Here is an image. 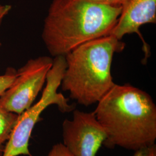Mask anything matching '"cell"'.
<instances>
[{
  "label": "cell",
  "instance_id": "6",
  "mask_svg": "<svg viewBox=\"0 0 156 156\" xmlns=\"http://www.w3.org/2000/svg\"><path fill=\"white\" fill-rule=\"evenodd\" d=\"M63 144L73 156H96L106 134L93 112L73 111L71 120L62 124Z\"/></svg>",
  "mask_w": 156,
  "mask_h": 156
},
{
  "label": "cell",
  "instance_id": "2",
  "mask_svg": "<svg viewBox=\"0 0 156 156\" xmlns=\"http://www.w3.org/2000/svg\"><path fill=\"white\" fill-rule=\"evenodd\" d=\"M121 6L90 0H53L45 17L42 38L50 55L65 56L79 46L111 35Z\"/></svg>",
  "mask_w": 156,
  "mask_h": 156
},
{
  "label": "cell",
  "instance_id": "9",
  "mask_svg": "<svg viewBox=\"0 0 156 156\" xmlns=\"http://www.w3.org/2000/svg\"><path fill=\"white\" fill-rule=\"evenodd\" d=\"M17 75V70L9 67L5 73L0 75V97L8 89L14 82Z\"/></svg>",
  "mask_w": 156,
  "mask_h": 156
},
{
  "label": "cell",
  "instance_id": "5",
  "mask_svg": "<svg viewBox=\"0 0 156 156\" xmlns=\"http://www.w3.org/2000/svg\"><path fill=\"white\" fill-rule=\"evenodd\" d=\"M53 58L40 56L30 59L17 70L10 87L0 97V104L6 110L20 115L33 104L46 83Z\"/></svg>",
  "mask_w": 156,
  "mask_h": 156
},
{
  "label": "cell",
  "instance_id": "4",
  "mask_svg": "<svg viewBox=\"0 0 156 156\" xmlns=\"http://www.w3.org/2000/svg\"><path fill=\"white\" fill-rule=\"evenodd\" d=\"M66 67L64 56H57L53 58L41 97L36 104L19 115L2 156H33L29 150L31 135L41 115L48 107L55 105L62 113L75 109V105L69 104L68 99L58 92Z\"/></svg>",
  "mask_w": 156,
  "mask_h": 156
},
{
  "label": "cell",
  "instance_id": "10",
  "mask_svg": "<svg viewBox=\"0 0 156 156\" xmlns=\"http://www.w3.org/2000/svg\"><path fill=\"white\" fill-rule=\"evenodd\" d=\"M47 156H73L63 144L58 143L53 146Z\"/></svg>",
  "mask_w": 156,
  "mask_h": 156
},
{
  "label": "cell",
  "instance_id": "13",
  "mask_svg": "<svg viewBox=\"0 0 156 156\" xmlns=\"http://www.w3.org/2000/svg\"><path fill=\"white\" fill-rule=\"evenodd\" d=\"M11 8L9 5H0V20H2L9 13Z\"/></svg>",
  "mask_w": 156,
  "mask_h": 156
},
{
  "label": "cell",
  "instance_id": "12",
  "mask_svg": "<svg viewBox=\"0 0 156 156\" xmlns=\"http://www.w3.org/2000/svg\"><path fill=\"white\" fill-rule=\"evenodd\" d=\"M97 4L113 6H121L123 0H90Z\"/></svg>",
  "mask_w": 156,
  "mask_h": 156
},
{
  "label": "cell",
  "instance_id": "7",
  "mask_svg": "<svg viewBox=\"0 0 156 156\" xmlns=\"http://www.w3.org/2000/svg\"><path fill=\"white\" fill-rule=\"evenodd\" d=\"M156 22V0H123L120 15L111 35L122 40L126 35L136 34L142 41L146 59L150 55V49L140 28L146 24Z\"/></svg>",
  "mask_w": 156,
  "mask_h": 156
},
{
  "label": "cell",
  "instance_id": "14",
  "mask_svg": "<svg viewBox=\"0 0 156 156\" xmlns=\"http://www.w3.org/2000/svg\"><path fill=\"white\" fill-rule=\"evenodd\" d=\"M2 22V20H0V27H1V26ZM1 45H2V44H1V41H0V47L1 46Z\"/></svg>",
  "mask_w": 156,
  "mask_h": 156
},
{
  "label": "cell",
  "instance_id": "8",
  "mask_svg": "<svg viewBox=\"0 0 156 156\" xmlns=\"http://www.w3.org/2000/svg\"><path fill=\"white\" fill-rule=\"evenodd\" d=\"M19 115L8 111L0 104V156H2Z\"/></svg>",
  "mask_w": 156,
  "mask_h": 156
},
{
  "label": "cell",
  "instance_id": "11",
  "mask_svg": "<svg viewBox=\"0 0 156 156\" xmlns=\"http://www.w3.org/2000/svg\"><path fill=\"white\" fill-rule=\"evenodd\" d=\"M133 156H156V144L135 151Z\"/></svg>",
  "mask_w": 156,
  "mask_h": 156
},
{
  "label": "cell",
  "instance_id": "1",
  "mask_svg": "<svg viewBox=\"0 0 156 156\" xmlns=\"http://www.w3.org/2000/svg\"><path fill=\"white\" fill-rule=\"evenodd\" d=\"M104 128L109 149L131 151L155 145L156 106L147 93L128 84H115L93 112Z\"/></svg>",
  "mask_w": 156,
  "mask_h": 156
},
{
  "label": "cell",
  "instance_id": "3",
  "mask_svg": "<svg viewBox=\"0 0 156 156\" xmlns=\"http://www.w3.org/2000/svg\"><path fill=\"white\" fill-rule=\"evenodd\" d=\"M125 44L112 35L87 42L65 57L66 67L61 85L79 104L97 103L114 86L111 74L113 57Z\"/></svg>",
  "mask_w": 156,
  "mask_h": 156
}]
</instances>
